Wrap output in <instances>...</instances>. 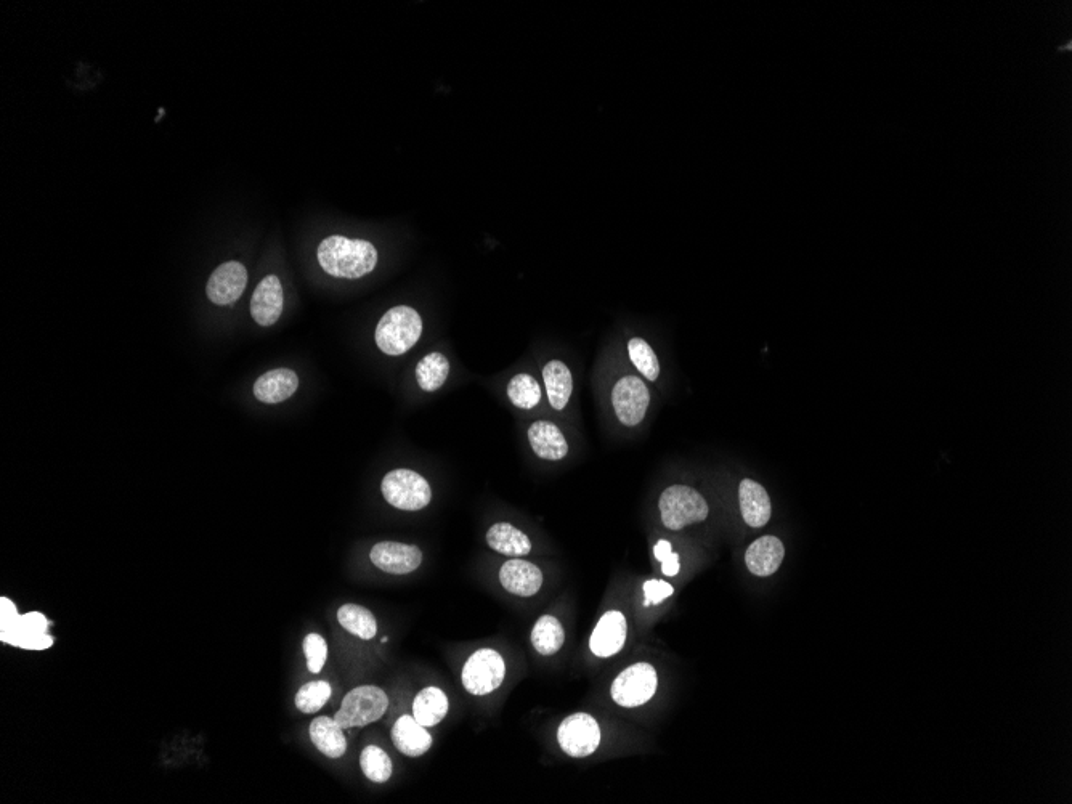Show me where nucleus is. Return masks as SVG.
<instances>
[{"label": "nucleus", "mask_w": 1072, "mask_h": 804, "mask_svg": "<svg viewBox=\"0 0 1072 804\" xmlns=\"http://www.w3.org/2000/svg\"><path fill=\"white\" fill-rule=\"evenodd\" d=\"M299 389V376L291 368H277L262 374L252 387L260 403L277 405L293 397Z\"/></svg>", "instance_id": "nucleus-15"}, {"label": "nucleus", "mask_w": 1072, "mask_h": 804, "mask_svg": "<svg viewBox=\"0 0 1072 804\" xmlns=\"http://www.w3.org/2000/svg\"><path fill=\"white\" fill-rule=\"evenodd\" d=\"M681 569L679 564V556L675 553H670L665 557V561L662 562V572L666 577H676Z\"/></svg>", "instance_id": "nucleus-36"}, {"label": "nucleus", "mask_w": 1072, "mask_h": 804, "mask_svg": "<svg viewBox=\"0 0 1072 804\" xmlns=\"http://www.w3.org/2000/svg\"><path fill=\"white\" fill-rule=\"evenodd\" d=\"M784 557V543L777 536L766 535L748 546L745 564L756 577H771L780 569Z\"/></svg>", "instance_id": "nucleus-16"}, {"label": "nucleus", "mask_w": 1072, "mask_h": 804, "mask_svg": "<svg viewBox=\"0 0 1072 804\" xmlns=\"http://www.w3.org/2000/svg\"><path fill=\"white\" fill-rule=\"evenodd\" d=\"M416 382L424 392H435L447 382L450 376V362L442 352L424 355L416 365Z\"/></svg>", "instance_id": "nucleus-24"}, {"label": "nucleus", "mask_w": 1072, "mask_h": 804, "mask_svg": "<svg viewBox=\"0 0 1072 804\" xmlns=\"http://www.w3.org/2000/svg\"><path fill=\"white\" fill-rule=\"evenodd\" d=\"M615 415L623 426L634 427L642 423L649 408L650 394L644 381L634 376L620 379L612 390Z\"/></svg>", "instance_id": "nucleus-9"}, {"label": "nucleus", "mask_w": 1072, "mask_h": 804, "mask_svg": "<svg viewBox=\"0 0 1072 804\" xmlns=\"http://www.w3.org/2000/svg\"><path fill=\"white\" fill-rule=\"evenodd\" d=\"M47 631H49V620L39 612H29V614L20 615V620L12 631L0 633V641L18 647L23 639L42 636V634H47Z\"/></svg>", "instance_id": "nucleus-29"}, {"label": "nucleus", "mask_w": 1072, "mask_h": 804, "mask_svg": "<svg viewBox=\"0 0 1072 804\" xmlns=\"http://www.w3.org/2000/svg\"><path fill=\"white\" fill-rule=\"evenodd\" d=\"M285 307L283 285L277 275H267L254 289L251 299V317L257 325L273 326L280 320Z\"/></svg>", "instance_id": "nucleus-12"}, {"label": "nucleus", "mask_w": 1072, "mask_h": 804, "mask_svg": "<svg viewBox=\"0 0 1072 804\" xmlns=\"http://www.w3.org/2000/svg\"><path fill=\"white\" fill-rule=\"evenodd\" d=\"M423 317L411 305H395L387 310L374 329V342L387 357L410 352L423 336Z\"/></svg>", "instance_id": "nucleus-2"}, {"label": "nucleus", "mask_w": 1072, "mask_h": 804, "mask_svg": "<svg viewBox=\"0 0 1072 804\" xmlns=\"http://www.w3.org/2000/svg\"><path fill=\"white\" fill-rule=\"evenodd\" d=\"M670 553H673V549H671L670 541L660 540V541H658L657 545H655L654 554H655V559H657V561H660V562L665 561V557L668 556V554H670Z\"/></svg>", "instance_id": "nucleus-37"}, {"label": "nucleus", "mask_w": 1072, "mask_h": 804, "mask_svg": "<svg viewBox=\"0 0 1072 804\" xmlns=\"http://www.w3.org/2000/svg\"><path fill=\"white\" fill-rule=\"evenodd\" d=\"M310 739L313 745L331 760H338L346 753L347 740L344 737V729L334 721V718L318 716L313 719L310 724Z\"/></svg>", "instance_id": "nucleus-21"}, {"label": "nucleus", "mask_w": 1072, "mask_h": 804, "mask_svg": "<svg viewBox=\"0 0 1072 804\" xmlns=\"http://www.w3.org/2000/svg\"><path fill=\"white\" fill-rule=\"evenodd\" d=\"M557 740L567 755L586 758L593 755L601 744V727L588 713H575L562 721Z\"/></svg>", "instance_id": "nucleus-8"}, {"label": "nucleus", "mask_w": 1072, "mask_h": 804, "mask_svg": "<svg viewBox=\"0 0 1072 804\" xmlns=\"http://www.w3.org/2000/svg\"><path fill=\"white\" fill-rule=\"evenodd\" d=\"M740 511L745 524L752 528H761L771 519V500L763 485L755 480L744 479L739 488Z\"/></svg>", "instance_id": "nucleus-19"}, {"label": "nucleus", "mask_w": 1072, "mask_h": 804, "mask_svg": "<svg viewBox=\"0 0 1072 804\" xmlns=\"http://www.w3.org/2000/svg\"><path fill=\"white\" fill-rule=\"evenodd\" d=\"M392 742L403 755L419 758L431 750L432 735L416 721L415 716L403 715L392 727Z\"/></svg>", "instance_id": "nucleus-17"}, {"label": "nucleus", "mask_w": 1072, "mask_h": 804, "mask_svg": "<svg viewBox=\"0 0 1072 804\" xmlns=\"http://www.w3.org/2000/svg\"><path fill=\"white\" fill-rule=\"evenodd\" d=\"M663 525L670 530H683L687 525L700 524L707 519V501L694 488L673 485L666 488L658 501Z\"/></svg>", "instance_id": "nucleus-4"}, {"label": "nucleus", "mask_w": 1072, "mask_h": 804, "mask_svg": "<svg viewBox=\"0 0 1072 804\" xmlns=\"http://www.w3.org/2000/svg\"><path fill=\"white\" fill-rule=\"evenodd\" d=\"M657 673L649 663H636L622 671L612 684V699L623 708L641 707L657 692Z\"/></svg>", "instance_id": "nucleus-7"}, {"label": "nucleus", "mask_w": 1072, "mask_h": 804, "mask_svg": "<svg viewBox=\"0 0 1072 804\" xmlns=\"http://www.w3.org/2000/svg\"><path fill=\"white\" fill-rule=\"evenodd\" d=\"M370 559L382 572L390 573V575H408L421 567L423 553L415 545L397 543V541H381L371 549Z\"/></svg>", "instance_id": "nucleus-10"}, {"label": "nucleus", "mask_w": 1072, "mask_h": 804, "mask_svg": "<svg viewBox=\"0 0 1072 804\" xmlns=\"http://www.w3.org/2000/svg\"><path fill=\"white\" fill-rule=\"evenodd\" d=\"M387 707H389V699L381 687H355L342 700L341 708L334 715V721L342 729L368 726L381 719Z\"/></svg>", "instance_id": "nucleus-5"}, {"label": "nucleus", "mask_w": 1072, "mask_h": 804, "mask_svg": "<svg viewBox=\"0 0 1072 804\" xmlns=\"http://www.w3.org/2000/svg\"><path fill=\"white\" fill-rule=\"evenodd\" d=\"M360 766H362L363 774L374 784H386L394 771L389 755L376 745H370L363 750L360 756Z\"/></svg>", "instance_id": "nucleus-28"}, {"label": "nucleus", "mask_w": 1072, "mask_h": 804, "mask_svg": "<svg viewBox=\"0 0 1072 804\" xmlns=\"http://www.w3.org/2000/svg\"><path fill=\"white\" fill-rule=\"evenodd\" d=\"M248 270L241 262L230 260L214 270L208 281L209 301L216 305H233L248 286Z\"/></svg>", "instance_id": "nucleus-11"}, {"label": "nucleus", "mask_w": 1072, "mask_h": 804, "mask_svg": "<svg viewBox=\"0 0 1072 804\" xmlns=\"http://www.w3.org/2000/svg\"><path fill=\"white\" fill-rule=\"evenodd\" d=\"M541 386L530 374H516L508 384V397L514 407L533 410L541 402Z\"/></svg>", "instance_id": "nucleus-27"}, {"label": "nucleus", "mask_w": 1072, "mask_h": 804, "mask_svg": "<svg viewBox=\"0 0 1072 804\" xmlns=\"http://www.w3.org/2000/svg\"><path fill=\"white\" fill-rule=\"evenodd\" d=\"M506 665L496 650L480 649L469 657L463 668V686L469 694L488 695L503 684Z\"/></svg>", "instance_id": "nucleus-6"}, {"label": "nucleus", "mask_w": 1072, "mask_h": 804, "mask_svg": "<svg viewBox=\"0 0 1072 804\" xmlns=\"http://www.w3.org/2000/svg\"><path fill=\"white\" fill-rule=\"evenodd\" d=\"M626 636H628V623H626L625 615L618 610H610L597 622L589 639V649L596 657H612L623 649Z\"/></svg>", "instance_id": "nucleus-13"}, {"label": "nucleus", "mask_w": 1072, "mask_h": 804, "mask_svg": "<svg viewBox=\"0 0 1072 804\" xmlns=\"http://www.w3.org/2000/svg\"><path fill=\"white\" fill-rule=\"evenodd\" d=\"M381 492L384 500L400 511H421L432 501L429 482L418 472L405 467L387 472L381 482Z\"/></svg>", "instance_id": "nucleus-3"}, {"label": "nucleus", "mask_w": 1072, "mask_h": 804, "mask_svg": "<svg viewBox=\"0 0 1072 804\" xmlns=\"http://www.w3.org/2000/svg\"><path fill=\"white\" fill-rule=\"evenodd\" d=\"M487 545L496 553L508 557H524L532 551L530 538L509 522H498L490 527Z\"/></svg>", "instance_id": "nucleus-22"}, {"label": "nucleus", "mask_w": 1072, "mask_h": 804, "mask_svg": "<svg viewBox=\"0 0 1072 804\" xmlns=\"http://www.w3.org/2000/svg\"><path fill=\"white\" fill-rule=\"evenodd\" d=\"M331 694H333V689L326 681L304 684L296 695L297 710L302 713H315L325 707L326 702L331 699Z\"/></svg>", "instance_id": "nucleus-31"}, {"label": "nucleus", "mask_w": 1072, "mask_h": 804, "mask_svg": "<svg viewBox=\"0 0 1072 804\" xmlns=\"http://www.w3.org/2000/svg\"><path fill=\"white\" fill-rule=\"evenodd\" d=\"M18 620H20V615H18L17 606L10 601L9 597H2L0 599V633L12 631Z\"/></svg>", "instance_id": "nucleus-34"}, {"label": "nucleus", "mask_w": 1072, "mask_h": 804, "mask_svg": "<svg viewBox=\"0 0 1072 804\" xmlns=\"http://www.w3.org/2000/svg\"><path fill=\"white\" fill-rule=\"evenodd\" d=\"M338 622L357 638L370 641L378 633V622L370 610L357 604H346L338 612Z\"/></svg>", "instance_id": "nucleus-26"}, {"label": "nucleus", "mask_w": 1072, "mask_h": 804, "mask_svg": "<svg viewBox=\"0 0 1072 804\" xmlns=\"http://www.w3.org/2000/svg\"><path fill=\"white\" fill-rule=\"evenodd\" d=\"M500 583L514 596H535L543 585V573L532 562L509 559L501 567Z\"/></svg>", "instance_id": "nucleus-14"}, {"label": "nucleus", "mask_w": 1072, "mask_h": 804, "mask_svg": "<svg viewBox=\"0 0 1072 804\" xmlns=\"http://www.w3.org/2000/svg\"><path fill=\"white\" fill-rule=\"evenodd\" d=\"M317 259L331 277L358 280L376 270L379 252L371 241L331 235L318 244Z\"/></svg>", "instance_id": "nucleus-1"}, {"label": "nucleus", "mask_w": 1072, "mask_h": 804, "mask_svg": "<svg viewBox=\"0 0 1072 804\" xmlns=\"http://www.w3.org/2000/svg\"><path fill=\"white\" fill-rule=\"evenodd\" d=\"M673 593H675V588H673L670 583H665V581L662 580L646 581V583H644V594H646L644 606H650V604L658 606V604H662L665 599L673 596Z\"/></svg>", "instance_id": "nucleus-33"}, {"label": "nucleus", "mask_w": 1072, "mask_h": 804, "mask_svg": "<svg viewBox=\"0 0 1072 804\" xmlns=\"http://www.w3.org/2000/svg\"><path fill=\"white\" fill-rule=\"evenodd\" d=\"M53 638L49 634H42V636H33V638H26L20 641L18 647L20 649L28 650H44L52 647Z\"/></svg>", "instance_id": "nucleus-35"}, {"label": "nucleus", "mask_w": 1072, "mask_h": 804, "mask_svg": "<svg viewBox=\"0 0 1072 804\" xmlns=\"http://www.w3.org/2000/svg\"><path fill=\"white\" fill-rule=\"evenodd\" d=\"M448 697L439 687H426L416 695L413 702V716L424 727L437 726L447 716Z\"/></svg>", "instance_id": "nucleus-23"}, {"label": "nucleus", "mask_w": 1072, "mask_h": 804, "mask_svg": "<svg viewBox=\"0 0 1072 804\" xmlns=\"http://www.w3.org/2000/svg\"><path fill=\"white\" fill-rule=\"evenodd\" d=\"M628 355L633 365L636 366V370L649 379V381H657L660 376V362H658L657 354L650 346L646 339L633 338L628 342Z\"/></svg>", "instance_id": "nucleus-30"}, {"label": "nucleus", "mask_w": 1072, "mask_h": 804, "mask_svg": "<svg viewBox=\"0 0 1072 804\" xmlns=\"http://www.w3.org/2000/svg\"><path fill=\"white\" fill-rule=\"evenodd\" d=\"M543 382L549 405L556 411L565 410L573 392V376L569 366L562 360H549L543 368Z\"/></svg>", "instance_id": "nucleus-20"}, {"label": "nucleus", "mask_w": 1072, "mask_h": 804, "mask_svg": "<svg viewBox=\"0 0 1072 804\" xmlns=\"http://www.w3.org/2000/svg\"><path fill=\"white\" fill-rule=\"evenodd\" d=\"M528 442L533 453L546 461H559L569 453L564 434L551 421H535L528 429Z\"/></svg>", "instance_id": "nucleus-18"}, {"label": "nucleus", "mask_w": 1072, "mask_h": 804, "mask_svg": "<svg viewBox=\"0 0 1072 804\" xmlns=\"http://www.w3.org/2000/svg\"><path fill=\"white\" fill-rule=\"evenodd\" d=\"M304 652L310 673L318 675L323 670L326 658H328V644H326L325 639L321 638L320 634L317 633L309 634L304 641Z\"/></svg>", "instance_id": "nucleus-32"}, {"label": "nucleus", "mask_w": 1072, "mask_h": 804, "mask_svg": "<svg viewBox=\"0 0 1072 804\" xmlns=\"http://www.w3.org/2000/svg\"><path fill=\"white\" fill-rule=\"evenodd\" d=\"M564 641V628L553 615L541 617L533 626L532 644L538 654L545 657L557 654L564 646Z\"/></svg>", "instance_id": "nucleus-25"}]
</instances>
